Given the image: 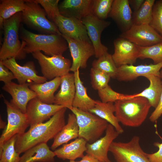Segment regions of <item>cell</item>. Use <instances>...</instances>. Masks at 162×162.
<instances>
[{"label": "cell", "mask_w": 162, "mask_h": 162, "mask_svg": "<svg viewBox=\"0 0 162 162\" xmlns=\"http://www.w3.org/2000/svg\"><path fill=\"white\" fill-rule=\"evenodd\" d=\"M98 91V96L103 103H114L120 100L130 98L129 95L120 93L114 91L109 85Z\"/></svg>", "instance_id": "8d00e7d4"}, {"label": "cell", "mask_w": 162, "mask_h": 162, "mask_svg": "<svg viewBox=\"0 0 162 162\" xmlns=\"http://www.w3.org/2000/svg\"><path fill=\"white\" fill-rule=\"evenodd\" d=\"M86 27L88 37L94 47L95 57L98 58L107 52V47L101 42L102 32L109 26L110 22L101 20L91 14L81 20Z\"/></svg>", "instance_id": "8fae6325"}, {"label": "cell", "mask_w": 162, "mask_h": 162, "mask_svg": "<svg viewBox=\"0 0 162 162\" xmlns=\"http://www.w3.org/2000/svg\"><path fill=\"white\" fill-rule=\"evenodd\" d=\"M80 162H100L92 156L86 154L81 158Z\"/></svg>", "instance_id": "ee69618b"}, {"label": "cell", "mask_w": 162, "mask_h": 162, "mask_svg": "<svg viewBox=\"0 0 162 162\" xmlns=\"http://www.w3.org/2000/svg\"><path fill=\"white\" fill-rule=\"evenodd\" d=\"M162 68V62L156 64L122 65L117 68L116 78L120 81H132L138 77L153 74L160 76V71Z\"/></svg>", "instance_id": "d6986e66"}, {"label": "cell", "mask_w": 162, "mask_h": 162, "mask_svg": "<svg viewBox=\"0 0 162 162\" xmlns=\"http://www.w3.org/2000/svg\"><path fill=\"white\" fill-rule=\"evenodd\" d=\"M6 126L5 122H4L0 118V128L3 129L5 128Z\"/></svg>", "instance_id": "f6af8a7d"}, {"label": "cell", "mask_w": 162, "mask_h": 162, "mask_svg": "<svg viewBox=\"0 0 162 162\" xmlns=\"http://www.w3.org/2000/svg\"><path fill=\"white\" fill-rule=\"evenodd\" d=\"M75 93L74 73H70L61 77L60 89L55 96L54 104L61 105L70 109Z\"/></svg>", "instance_id": "7402d4cb"}, {"label": "cell", "mask_w": 162, "mask_h": 162, "mask_svg": "<svg viewBox=\"0 0 162 162\" xmlns=\"http://www.w3.org/2000/svg\"><path fill=\"white\" fill-rule=\"evenodd\" d=\"M31 83L17 84L11 82L4 84L2 88L11 96L10 101L25 113L29 101L37 97L36 93L29 88Z\"/></svg>", "instance_id": "ac0fdd59"}, {"label": "cell", "mask_w": 162, "mask_h": 162, "mask_svg": "<svg viewBox=\"0 0 162 162\" xmlns=\"http://www.w3.org/2000/svg\"><path fill=\"white\" fill-rule=\"evenodd\" d=\"M115 109L113 102L103 103L96 100L94 107L89 112L106 120L113 126L116 130L120 134L124 132V130L114 113Z\"/></svg>", "instance_id": "f1b7e54d"}, {"label": "cell", "mask_w": 162, "mask_h": 162, "mask_svg": "<svg viewBox=\"0 0 162 162\" xmlns=\"http://www.w3.org/2000/svg\"><path fill=\"white\" fill-rule=\"evenodd\" d=\"M154 145L158 150L155 153H147L148 158L150 162H162V142H155Z\"/></svg>", "instance_id": "60d3db41"}, {"label": "cell", "mask_w": 162, "mask_h": 162, "mask_svg": "<svg viewBox=\"0 0 162 162\" xmlns=\"http://www.w3.org/2000/svg\"><path fill=\"white\" fill-rule=\"evenodd\" d=\"M79 137V129L76 117L73 113L69 114L67 124L54 138L51 148L55 150L59 146Z\"/></svg>", "instance_id": "cb8c5ba5"}, {"label": "cell", "mask_w": 162, "mask_h": 162, "mask_svg": "<svg viewBox=\"0 0 162 162\" xmlns=\"http://www.w3.org/2000/svg\"><path fill=\"white\" fill-rule=\"evenodd\" d=\"M160 77L162 80V70L160 71Z\"/></svg>", "instance_id": "bcb514c9"}, {"label": "cell", "mask_w": 162, "mask_h": 162, "mask_svg": "<svg viewBox=\"0 0 162 162\" xmlns=\"http://www.w3.org/2000/svg\"><path fill=\"white\" fill-rule=\"evenodd\" d=\"M56 156L47 143L38 144L25 152L20 157L19 162H54Z\"/></svg>", "instance_id": "83f0119b"}, {"label": "cell", "mask_w": 162, "mask_h": 162, "mask_svg": "<svg viewBox=\"0 0 162 162\" xmlns=\"http://www.w3.org/2000/svg\"><path fill=\"white\" fill-rule=\"evenodd\" d=\"M129 3L132 6L134 11L138 10L142 5L145 1L144 0H129Z\"/></svg>", "instance_id": "7bdbcfd3"}, {"label": "cell", "mask_w": 162, "mask_h": 162, "mask_svg": "<svg viewBox=\"0 0 162 162\" xmlns=\"http://www.w3.org/2000/svg\"><path fill=\"white\" fill-rule=\"evenodd\" d=\"M8 123L0 138V149L6 141L15 135H20L25 132L29 125L27 116L10 101L5 99Z\"/></svg>", "instance_id": "9c48e42d"}, {"label": "cell", "mask_w": 162, "mask_h": 162, "mask_svg": "<svg viewBox=\"0 0 162 162\" xmlns=\"http://www.w3.org/2000/svg\"><path fill=\"white\" fill-rule=\"evenodd\" d=\"M92 68L108 75L111 78L115 79L117 72L116 66L112 57L108 52L92 63Z\"/></svg>", "instance_id": "4dcf8cb0"}, {"label": "cell", "mask_w": 162, "mask_h": 162, "mask_svg": "<svg viewBox=\"0 0 162 162\" xmlns=\"http://www.w3.org/2000/svg\"><path fill=\"white\" fill-rule=\"evenodd\" d=\"M143 76L149 81V86L140 93L130 95V97H144L148 100L151 107L155 108L162 92V80L160 76L153 74H147Z\"/></svg>", "instance_id": "484cf974"}, {"label": "cell", "mask_w": 162, "mask_h": 162, "mask_svg": "<svg viewBox=\"0 0 162 162\" xmlns=\"http://www.w3.org/2000/svg\"><path fill=\"white\" fill-rule=\"evenodd\" d=\"M3 64L13 74L15 79L20 84L27 82L40 84L47 80L43 76L37 74L34 63L32 61L27 62L23 66L19 65L14 58L1 61Z\"/></svg>", "instance_id": "4fadbf2b"}, {"label": "cell", "mask_w": 162, "mask_h": 162, "mask_svg": "<svg viewBox=\"0 0 162 162\" xmlns=\"http://www.w3.org/2000/svg\"><path fill=\"white\" fill-rule=\"evenodd\" d=\"M87 142L83 139L78 137L68 143L63 145L54 151L56 156L63 160H75L82 158L86 151Z\"/></svg>", "instance_id": "603a6c76"}, {"label": "cell", "mask_w": 162, "mask_h": 162, "mask_svg": "<svg viewBox=\"0 0 162 162\" xmlns=\"http://www.w3.org/2000/svg\"><path fill=\"white\" fill-rule=\"evenodd\" d=\"M119 134L114 127L109 124L104 136L92 143H87L86 154L100 162H111L108 156V152L111 144Z\"/></svg>", "instance_id": "2e32d148"}, {"label": "cell", "mask_w": 162, "mask_h": 162, "mask_svg": "<svg viewBox=\"0 0 162 162\" xmlns=\"http://www.w3.org/2000/svg\"><path fill=\"white\" fill-rule=\"evenodd\" d=\"M70 110L75 116L79 129V137L92 143L100 138L109 124L106 120L89 111L72 107Z\"/></svg>", "instance_id": "5b68a950"}, {"label": "cell", "mask_w": 162, "mask_h": 162, "mask_svg": "<svg viewBox=\"0 0 162 162\" xmlns=\"http://www.w3.org/2000/svg\"><path fill=\"white\" fill-rule=\"evenodd\" d=\"M150 25L162 37V0L155 2Z\"/></svg>", "instance_id": "f35d334b"}, {"label": "cell", "mask_w": 162, "mask_h": 162, "mask_svg": "<svg viewBox=\"0 0 162 162\" xmlns=\"http://www.w3.org/2000/svg\"><path fill=\"white\" fill-rule=\"evenodd\" d=\"M26 6L25 0H2L0 4V25L16 14L22 12Z\"/></svg>", "instance_id": "f546056e"}, {"label": "cell", "mask_w": 162, "mask_h": 162, "mask_svg": "<svg viewBox=\"0 0 162 162\" xmlns=\"http://www.w3.org/2000/svg\"><path fill=\"white\" fill-rule=\"evenodd\" d=\"M20 37L25 44V53L42 51L48 56L62 55L67 50L68 43L62 34H37L20 27Z\"/></svg>", "instance_id": "7a4b0ae2"}, {"label": "cell", "mask_w": 162, "mask_h": 162, "mask_svg": "<svg viewBox=\"0 0 162 162\" xmlns=\"http://www.w3.org/2000/svg\"><path fill=\"white\" fill-rule=\"evenodd\" d=\"M75 85V93L72 106L85 111H89L93 108L96 100L92 99L88 95L86 88L80 77L79 70L74 72Z\"/></svg>", "instance_id": "4316f807"}, {"label": "cell", "mask_w": 162, "mask_h": 162, "mask_svg": "<svg viewBox=\"0 0 162 162\" xmlns=\"http://www.w3.org/2000/svg\"><path fill=\"white\" fill-rule=\"evenodd\" d=\"M62 35L73 39L91 43L86 28L81 20L67 17L60 14L53 22Z\"/></svg>", "instance_id": "9a60e30c"}, {"label": "cell", "mask_w": 162, "mask_h": 162, "mask_svg": "<svg viewBox=\"0 0 162 162\" xmlns=\"http://www.w3.org/2000/svg\"><path fill=\"white\" fill-rule=\"evenodd\" d=\"M64 107L61 105L44 103L37 97L32 99L28 104L26 113L29 125L44 122Z\"/></svg>", "instance_id": "5bb4252c"}, {"label": "cell", "mask_w": 162, "mask_h": 162, "mask_svg": "<svg viewBox=\"0 0 162 162\" xmlns=\"http://www.w3.org/2000/svg\"><path fill=\"white\" fill-rule=\"evenodd\" d=\"M21 12L18 13L3 22V41L0 50V60L11 58L24 59L26 54L24 50L25 44L20 40L19 31L22 22Z\"/></svg>", "instance_id": "277c9868"}, {"label": "cell", "mask_w": 162, "mask_h": 162, "mask_svg": "<svg viewBox=\"0 0 162 162\" xmlns=\"http://www.w3.org/2000/svg\"><path fill=\"white\" fill-rule=\"evenodd\" d=\"M41 6L50 20L53 22L55 18L60 14L58 9L59 0H34Z\"/></svg>", "instance_id": "74e56055"}, {"label": "cell", "mask_w": 162, "mask_h": 162, "mask_svg": "<svg viewBox=\"0 0 162 162\" xmlns=\"http://www.w3.org/2000/svg\"><path fill=\"white\" fill-rule=\"evenodd\" d=\"M120 37L141 47L151 46L162 42V37L150 24L133 25Z\"/></svg>", "instance_id": "30bf717a"}, {"label": "cell", "mask_w": 162, "mask_h": 162, "mask_svg": "<svg viewBox=\"0 0 162 162\" xmlns=\"http://www.w3.org/2000/svg\"><path fill=\"white\" fill-rule=\"evenodd\" d=\"M132 16L129 0H113L108 16L113 20L124 32L133 25Z\"/></svg>", "instance_id": "44dd1931"}, {"label": "cell", "mask_w": 162, "mask_h": 162, "mask_svg": "<svg viewBox=\"0 0 162 162\" xmlns=\"http://www.w3.org/2000/svg\"><path fill=\"white\" fill-rule=\"evenodd\" d=\"M18 135H15L4 143L0 149V162H19L20 154L15 145Z\"/></svg>", "instance_id": "d6a6232c"}, {"label": "cell", "mask_w": 162, "mask_h": 162, "mask_svg": "<svg viewBox=\"0 0 162 162\" xmlns=\"http://www.w3.org/2000/svg\"><path fill=\"white\" fill-rule=\"evenodd\" d=\"M109 152L116 162H150L147 153L142 149L140 138L134 136L127 142H113Z\"/></svg>", "instance_id": "52a82bcc"}, {"label": "cell", "mask_w": 162, "mask_h": 162, "mask_svg": "<svg viewBox=\"0 0 162 162\" xmlns=\"http://www.w3.org/2000/svg\"><path fill=\"white\" fill-rule=\"evenodd\" d=\"M90 74L92 86L94 90L98 91L108 85L111 77L106 73L92 68Z\"/></svg>", "instance_id": "d590c367"}, {"label": "cell", "mask_w": 162, "mask_h": 162, "mask_svg": "<svg viewBox=\"0 0 162 162\" xmlns=\"http://www.w3.org/2000/svg\"><path fill=\"white\" fill-rule=\"evenodd\" d=\"M93 0H64L58 5L60 14L81 20L92 14Z\"/></svg>", "instance_id": "ffe728a7"}, {"label": "cell", "mask_w": 162, "mask_h": 162, "mask_svg": "<svg viewBox=\"0 0 162 162\" xmlns=\"http://www.w3.org/2000/svg\"><path fill=\"white\" fill-rule=\"evenodd\" d=\"M61 83V77H57L42 83L32 82L29 88L36 93L37 97L41 101L48 104H52L54 101V93Z\"/></svg>", "instance_id": "d4e9b609"}, {"label": "cell", "mask_w": 162, "mask_h": 162, "mask_svg": "<svg viewBox=\"0 0 162 162\" xmlns=\"http://www.w3.org/2000/svg\"><path fill=\"white\" fill-rule=\"evenodd\" d=\"M162 115V92L157 106L149 117L150 120L152 122H156Z\"/></svg>", "instance_id": "b9f144b4"}, {"label": "cell", "mask_w": 162, "mask_h": 162, "mask_svg": "<svg viewBox=\"0 0 162 162\" xmlns=\"http://www.w3.org/2000/svg\"><path fill=\"white\" fill-rule=\"evenodd\" d=\"M26 6L21 12L22 22L43 34H62L56 25L46 17L41 6L34 0H25Z\"/></svg>", "instance_id": "8992f818"}, {"label": "cell", "mask_w": 162, "mask_h": 162, "mask_svg": "<svg viewBox=\"0 0 162 162\" xmlns=\"http://www.w3.org/2000/svg\"><path fill=\"white\" fill-rule=\"evenodd\" d=\"M15 79L13 73L0 61V81L5 84L11 82L12 80Z\"/></svg>", "instance_id": "ab89813d"}, {"label": "cell", "mask_w": 162, "mask_h": 162, "mask_svg": "<svg viewBox=\"0 0 162 162\" xmlns=\"http://www.w3.org/2000/svg\"><path fill=\"white\" fill-rule=\"evenodd\" d=\"M138 58H150L155 64L162 62V42L148 46H139Z\"/></svg>", "instance_id": "836d02e7"}, {"label": "cell", "mask_w": 162, "mask_h": 162, "mask_svg": "<svg viewBox=\"0 0 162 162\" xmlns=\"http://www.w3.org/2000/svg\"><path fill=\"white\" fill-rule=\"evenodd\" d=\"M38 61L41 72L47 80H52L57 77H62L69 73L71 66L70 60L62 55L48 56L40 51L32 53Z\"/></svg>", "instance_id": "ba28073f"}, {"label": "cell", "mask_w": 162, "mask_h": 162, "mask_svg": "<svg viewBox=\"0 0 162 162\" xmlns=\"http://www.w3.org/2000/svg\"><path fill=\"white\" fill-rule=\"evenodd\" d=\"M62 35L68 43L72 58L70 71L74 72L80 68H86L88 59L95 54L94 49L92 43Z\"/></svg>", "instance_id": "7c38bea8"}, {"label": "cell", "mask_w": 162, "mask_h": 162, "mask_svg": "<svg viewBox=\"0 0 162 162\" xmlns=\"http://www.w3.org/2000/svg\"><path fill=\"white\" fill-rule=\"evenodd\" d=\"M154 0H146L132 16L133 25L150 24L152 20Z\"/></svg>", "instance_id": "1f68e13d"}, {"label": "cell", "mask_w": 162, "mask_h": 162, "mask_svg": "<svg viewBox=\"0 0 162 162\" xmlns=\"http://www.w3.org/2000/svg\"><path fill=\"white\" fill-rule=\"evenodd\" d=\"M114 0H93L92 14L104 20L108 16Z\"/></svg>", "instance_id": "e575fe53"}, {"label": "cell", "mask_w": 162, "mask_h": 162, "mask_svg": "<svg viewBox=\"0 0 162 162\" xmlns=\"http://www.w3.org/2000/svg\"><path fill=\"white\" fill-rule=\"evenodd\" d=\"M67 108L64 107L47 121L30 126L28 131L17 135L15 145L19 154L41 143L54 139L65 124V116Z\"/></svg>", "instance_id": "6da1fadb"}, {"label": "cell", "mask_w": 162, "mask_h": 162, "mask_svg": "<svg viewBox=\"0 0 162 162\" xmlns=\"http://www.w3.org/2000/svg\"><path fill=\"white\" fill-rule=\"evenodd\" d=\"M114 46L112 57L117 67L133 64L138 58L139 46L128 40L120 37L114 40Z\"/></svg>", "instance_id": "e0dca14e"}, {"label": "cell", "mask_w": 162, "mask_h": 162, "mask_svg": "<svg viewBox=\"0 0 162 162\" xmlns=\"http://www.w3.org/2000/svg\"><path fill=\"white\" fill-rule=\"evenodd\" d=\"M115 115L123 125L137 127L146 120L150 107L148 100L142 97H136L118 100L114 102Z\"/></svg>", "instance_id": "3957f363"}, {"label": "cell", "mask_w": 162, "mask_h": 162, "mask_svg": "<svg viewBox=\"0 0 162 162\" xmlns=\"http://www.w3.org/2000/svg\"><path fill=\"white\" fill-rule=\"evenodd\" d=\"M69 162H80V161H77L75 160H69Z\"/></svg>", "instance_id": "7dc6e473"}]
</instances>
